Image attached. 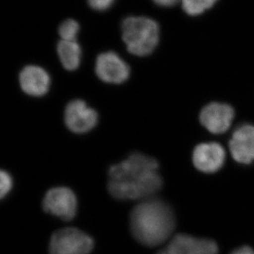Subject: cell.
<instances>
[{"mask_svg": "<svg viewBox=\"0 0 254 254\" xmlns=\"http://www.w3.org/2000/svg\"><path fill=\"white\" fill-rule=\"evenodd\" d=\"M108 175L109 192L119 200L150 198L163 185L157 161L139 152L111 166Z\"/></svg>", "mask_w": 254, "mask_h": 254, "instance_id": "1", "label": "cell"}, {"mask_svg": "<svg viewBox=\"0 0 254 254\" xmlns=\"http://www.w3.org/2000/svg\"><path fill=\"white\" fill-rule=\"evenodd\" d=\"M21 88L29 96L40 97L46 95L51 86V77L48 72L36 65H28L20 72Z\"/></svg>", "mask_w": 254, "mask_h": 254, "instance_id": "12", "label": "cell"}, {"mask_svg": "<svg viewBox=\"0 0 254 254\" xmlns=\"http://www.w3.org/2000/svg\"><path fill=\"white\" fill-rule=\"evenodd\" d=\"M42 206L46 212L64 221H71L77 213V198L72 190L67 188H54L49 190L44 197Z\"/></svg>", "mask_w": 254, "mask_h": 254, "instance_id": "5", "label": "cell"}, {"mask_svg": "<svg viewBox=\"0 0 254 254\" xmlns=\"http://www.w3.org/2000/svg\"><path fill=\"white\" fill-rule=\"evenodd\" d=\"M87 2L92 9L103 12L112 7L115 0H87Z\"/></svg>", "mask_w": 254, "mask_h": 254, "instance_id": "17", "label": "cell"}, {"mask_svg": "<svg viewBox=\"0 0 254 254\" xmlns=\"http://www.w3.org/2000/svg\"><path fill=\"white\" fill-rule=\"evenodd\" d=\"M175 227L172 209L161 199L152 197L140 201L130 215V228L137 242L156 247L170 239Z\"/></svg>", "mask_w": 254, "mask_h": 254, "instance_id": "2", "label": "cell"}, {"mask_svg": "<svg viewBox=\"0 0 254 254\" xmlns=\"http://www.w3.org/2000/svg\"><path fill=\"white\" fill-rule=\"evenodd\" d=\"M156 4L161 7H172L176 4L180 0H153Z\"/></svg>", "mask_w": 254, "mask_h": 254, "instance_id": "18", "label": "cell"}, {"mask_svg": "<svg viewBox=\"0 0 254 254\" xmlns=\"http://www.w3.org/2000/svg\"><path fill=\"white\" fill-rule=\"evenodd\" d=\"M80 26L77 21L73 19L65 20L60 24L59 34L64 41H77Z\"/></svg>", "mask_w": 254, "mask_h": 254, "instance_id": "15", "label": "cell"}, {"mask_svg": "<svg viewBox=\"0 0 254 254\" xmlns=\"http://www.w3.org/2000/svg\"><path fill=\"white\" fill-rule=\"evenodd\" d=\"M231 254H254V251L250 247L243 246V247L239 248L237 250H234Z\"/></svg>", "mask_w": 254, "mask_h": 254, "instance_id": "19", "label": "cell"}, {"mask_svg": "<svg viewBox=\"0 0 254 254\" xmlns=\"http://www.w3.org/2000/svg\"><path fill=\"white\" fill-rule=\"evenodd\" d=\"M235 111L227 104H209L205 106L200 114L201 125L214 134L226 132L232 124Z\"/></svg>", "mask_w": 254, "mask_h": 254, "instance_id": "9", "label": "cell"}, {"mask_svg": "<svg viewBox=\"0 0 254 254\" xmlns=\"http://www.w3.org/2000/svg\"><path fill=\"white\" fill-rule=\"evenodd\" d=\"M121 29L123 41L133 56H149L158 45L160 28L152 18L140 16L127 17L123 21Z\"/></svg>", "mask_w": 254, "mask_h": 254, "instance_id": "3", "label": "cell"}, {"mask_svg": "<svg viewBox=\"0 0 254 254\" xmlns=\"http://www.w3.org/2000/svg\"><path fill=\"white\" fill-rule=\"evenodd\" d=\"M93 245V240L82 230L64 228L51 236L50 254H89Z\"/></svg>", "mask_w": 254, "mask_h": 254, "instance_id": "4", "label": "cell"}, {"mask_svg": "<svg viewBox=\"0 0 254 254\" xmlns=\"http://www.w3.org/2000/svg\"><path fill=\"white\" fill-rule=\"evenodd\" d=\"M0 184V197L3 198L11 191L12 187V177L4 170H1Z\"/></svg>", "mask_w": 254, "mask_h": 254, "instance_id": "16", "label": "cell"}, {"mask_svg": "<svg viewBox=\"0 0 254 254\" xmlns=\"http://www.w3.org/2000/svg\"><path fill=\"white\" fill-rule=\"evenodd\" d=\"M95 70L101 81L111 84H121L130 76L129 66L113 51L105 52L97 57Z\"/></svg>", "mask_w": 254, "mask_h": 254, "instance_id": "6", "label": "cell"}, {"mask_svg": "<svg viewBox=\"0 0 254 254\" xmlns=\"http://www.w3.org/2000/svg\"><path fill=\"white\" fill-rule=\"evenodd\" d=\"M57 53L60 62L65 69L74 71L79 67L82 59V50L77 41H62L57 46Z\"/></svg>", "mask_w": 254, "mask_h": 254, "instance_id": "13", "label": "cell"}, {"mask_svg": "<svg viewBox=\"0 0 254 254\" xmlns=\"http://www.w3.org/2000/svg\"><path fill=\"white\" fill-rule=\"evenodd\" d=\"M65 125L75 133H85L93 129L98 122V114L82 100L67 104L64 112Z\"/></svg>", "mask_w": 254, "mask_h": 254, "instance_id": "7", "label": "cell"}, {"mask_svg": "<svg viewBox=\"0 0 254 254\" xmlns=\"http://www.w3.org/2000/svg\"><path fill=\"white\" fill-rule=\"evenodd\" d=\"M230 151L233 158L240 164L249 165L254 161V126L241 125L233 133Z\"/></svg>", "mask_w": 254, "mask_h": 254, "instance_id": "11", "label": "cell"}, {"mask_svg": "<svg viewBox=\"0 0 254 254\" xmlns=\"http://www.w3.org/2000/svg\"><path fill=\"white\" fill-rule=\"evenodd\" d=\"M226 160V151L217 142L201 143L195 147L192 162L201 172L211 174L221 170Z\"/></svg>", "mask_w": 254, "mask_h": 254, "instance_id": "10", "label": "cell"}, {"mask_svg": "<svg viewBox=\"0 0 254 254\" xmlns=\"http://www.w3.org/2000/svg\"><path fill=\"white\" fill-rule=\"evenodd\" d=\"M183 9L190 16H197L211 8L217 0H181Z\"/></svg>", "mask_w": 254, "mask_h": 254, "instance_id": "14", "label": "cell"}, {"mask_svg": "<svg viewBox=\"0 0 254 254\" xmlns=\"http://www.w3.org/2000/svg\"><path fill=\"white\" fill-rule=\"evenodd\" d=\"M218 246L213 240L180 234L156 254H218Z\"/></svg>", "mask_w": 254, "mask_h": 254, "instance_id": "8", "label": "cell"}]
</instances>
